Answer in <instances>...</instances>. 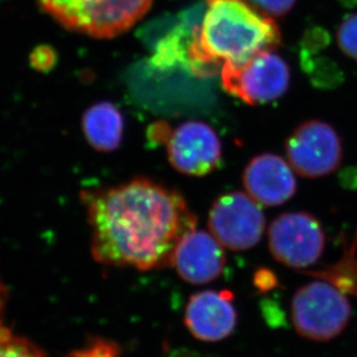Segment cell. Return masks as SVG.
<instances>
[{"instance_id": "22", "label": "cell", "mask_w": 357, "mask_h": 357, "mask_svg": "<svg viewBox=\"0 0 357 357\" xmlns=\"http://www.w3.org/2000/svg\"><path fill=\"white\" fill-rule=\"evenodd\" d=\"M177 357H199L196 353H192V351H183L182 354L179 355Z\"/></svg>"}, {"instance_id": "16", "label": "cell", "mask_w": 357, "mask_h": 357, "mask_svg": "<svg viewBox=\"0 0 357 357\" xmlns=\"http://www.w3.org/2000/svg\"><path fill=\"white\" fill-rule=\"evenodd\" d=\"M68 357H121V348L114 341L93 337L86 346L72 351Z\"/></svg>"}, {"instance_id": "14", "label": "cell", "mask_w": 357, "mask_h": 357, "mask_svg": "<svg viewBox=\"0 0 357 357\" xmlns=\"http://www.w3.org/2000/svg\"><path fill=\"white\" fill-rule=\"evenodd\" d=\"M356 241L347 255L344 257V259L340 260V263L334 265L331 270L314 273L312 272V274H316L317 277L321 278V280L332 283L342 293H351L357 296V260L355 258Z\"/></svg>"}, {"instance_id": "12", "label": "cell", "mask_w": 357, "mask_h": 357, "mask_svg": "<svg viewBox=\"0 0 357 357\" xmlns=\"http://www.w3.org/2000/svg\"><path fill=\"white\" fill-rule=\"evenodd\" d=\"M246 192L259 205H282L295 195L296 179L288 162L275 154L253 158L243 172Z\"/></svg>"}, {"instance_id": "2", "label": "cell", "mask_w": 357, "mask_h": 357, "mask_svg": "<svg viewBox=\"0 0 357 357\" xmlns=\"http://www.w3.org/2000/svg\"><path fill=\"white\" fill-rule=\"evenodd\" d=\"M207 10L190 44L189 59L196 72L238 65L281 43L277 22L246 0H206Z\"/></svg>"}, {"instance_id": "6", "label": "cell", "mask_w": 357, "mask_h": 357, "mask_svg": "<svg viewBox=\"0 0 357 357\" xmlns=\"http://www.w3.org/2000/svg\"><path fill=\"white\" fill-rule=\"evenodd\" d=\"M268 246L274 259L295 270L317 263L325 248V234L307 212L283 213L268 228Z\"/></svg>"}, {"instance_id": "7", "label": "cell", "mask_w": 357, "mask_h": 357, "mask_svg": "<svg viewBox=\"0 0 357 357\" xmlns=\"http://www.w3.org/2000/svg\"><path fill=\"white\" fill-rule=\"evenodd\" d=\"M208 228L223 248L233 251L252 249L265 231V216L248 193L235 191L216 199L208 214Z\"/></svg>"}, {"instance_id": "1", "label": "cell", "mask_w": 357, "mask_h": 357, "mask_svg": "<svg viewBox=\"0 0 357 357\" xmlns=\"http://www.w3.org/2000/svg\"><path fill=\"white\" fill-rule=\"evenodd\" d=\"M81 200L91 228V256L107 266H172L177 246L198 222L178 191L145 177L82 191Z\"/></svg>"}, {"instance_id": "21", "label": "cell", "mask_w": 357, "mask_h": 357, "mask_svg": "<svg viewBox=\"0 0 357 357\" xmlns=\"http://www.w3.org/2000/svg\"><path fill=\"white\" fill-rule=\"evenodd\" d=\"M172 130L169 128L168 124L165 123H156V124L151 126L149 130V139H152L155 142H168L170 135H172Z\"/></svg>"}, {"instance_id": "20", "label": "cell", "mask_w": 357, "mask_h": 357, "mask_svg": "<svg viewBox=\"0 0 357 357\" xmlns=\"http://www.w3.org/2000/svg\"><path fill=\"white\" fill-rule=\"evenodd\" d=\"M253 283L258 290L266 293V291H270L271 289L275 288L279 282H278L277 275L272 271L267 270V268H259L255 273Z\"/></svg>"}, {"instance_id": "9", "label": "cell", "mask_w": 357, "mask_h": 357, "mask_svg": "<svg viewBox=\"0 0 357 357\" xmlns=\"http://www.w3.org/2000/svg\"><path fill=\"white\" fill-rule=\"evenodd\" d=\"M170 165L183 175H208L220 165L222 146L219 137L204 121H189L179 125L167 142Z\"/></svg>"}, {"instance_id": "8", "label": "cell", "mask_w": 357, "mask_h": 357, "mask_svg": "<svg viewBox=\"0 0 357 357\" xmlns=\"http://www.w3.org/2000/svg\"><path fill=\"white\" fill-rule=\"evenodd\" d=\"M287 159L298 175L317 178L335 172L342 160V144L337 131L325 121L298 125L286 142Z\"/></svg>"}, {"instance_id": "19", "label": "cell", "mask_w": 357, "mask_h": 357, "mask_svg": "<svg viewBox=\"0 0 357 357\" xmlns=\"http://www.w3.org/2000/svg\"><path fill=\"white\" fill-rule=\"evenodd\" d=\"M57 61V54L49 45H38L31 54V64L40 72L50 71Z\"/></svg>"}, {"instance_id": "11", "label": "cell", "mask_w": 357, "mask_h": 357, "mask_svg": "<svg viewBox=\"0 0 357 357\" xmlns=\"http://www.w3.org/2000/svg\"><path fill=\"white\" fill-rule=\"evenodd\" d=\"M172 266L185 282L206 284L222 274L226 253L212 234L195 229L179 243Z\"/></svg>"}, {"instance_id": "10", "label": "cell", "mask_w": 357, "mask_h": 357, "mask_svg": "<svg viewBox=\"0 0 357 357\" xmlns=\"http://www.w3.org/2000/svg\"><path fill=\"white\" fill-rule=\"evenodd\" d=\"M185 326L193 337L205 342L225 340L233 333L237 314L233 293L228 290H205L196 294L186 304Z\"/></svg>"}, {"instance_id": "13", "label": "cell", "mask_w": 357, "mask_h": 357, "mask_svg": "<svg viewBox=\"0 0 357 357\" xmlns=\"http://www.w3.org/2000/svg\"><path fill=\"white\" fill-rule=\"evenodd\" d=\"M124 117L112 102H98L82 116V131L88 144L98 152H114L124 137Z\"/></svg>"}, {"instance_id": "4", "label": "cell", "mask_w": 357, "mask_h": 357, "mask_svg": "<svg viewBox=\"0 0 357 357\" xmlns=\"http://www.w3.org/2000/svg\"><path fill=\"white\" fill-rule=\"evenodd\" d=\"M351 317V303L344 293L325 280L301 287L291 301L295 330L309 340H332L344 332Z\"/></svg>"}, {"instance_id": "15", "label": "cell", "mask_w": 357, "mask_h": 357, "mask_svg": "<svg viewBox=\"0 0 357 357\" xmlns=\"http://www.w3.org/2000/svg\"><path fill=\"white\" fill-rule=\"evenodd\" d=\"M0 357H47L34 342L19 337L0 318Z\"/></svg>"}, {"instance_id": "18", "label": "cell", "mask_w": 357, "mask_h": 357, "mask_svg": "<svg viewBox=\"0 0 357 357\" xmlns=\"http://www.w3.org/2000/svg\"><path fill=\"white\" fill-rule=\"evenodd\" d=\"M258 12L266 17H281L293 10L296 0H246Z\"/></svg>"}, {"instance_id": "3", "label": "cell", "mask_w": 357, "mask_h": 357, "mask_svg": "<svg viewBox=\"0 0 357 357\" xmlns=\"http://www.w3.org/2000/svg\"><path fill=\"white\" fill-rule=\"evenodd\" d=\"M38 3L68 31L105 40L138 24L152 8L153 0H38Z\"/></svg>"}, {"instance_id": "17", "label": "cell", "mask_w": 357, "mask_h": 357, "mask_svg": "<svg viewBox=\"0 0 357 357\" xmlns=\"http://www.w3.org/2000/svg\"><path fill=\"white\" fill-rule=\"evenodd\" d=\"M337 38L341 50L357 61V13L348 15L342 21Z\"/></svg>"}, {"instance_id": "5", "label": "cell", "mask_w": 357, "mask_h": 357, "mask_svg": "<svg viewBox=\"0 0 357 357\" xmlns=\"http://www.w3.org/2000/svg\"><path fill=\"white\" fill-rule=\"evenodd\" d=\"M221 82L228 93L248 105H265L286 93L289 66L275 50L261 51L241 64L222 66Z\"/></svg>"}]
</instances>
